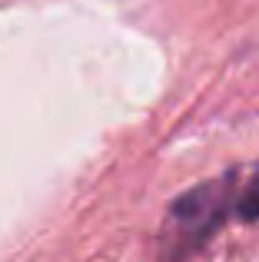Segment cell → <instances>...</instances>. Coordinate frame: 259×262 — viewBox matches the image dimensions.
Segmentation results:
<instances>
[{"instance_id":"6da1fadb","label":"cell","mask_w":259,"mask_h":262,"mask_svg":"<svg viewBox=\"0 0 259 262\" xmlns=\"http://www.w3.org/2000/svg\"><path fill=\"white\" fill-rule=\"evenodd\" d=\"M236 196L233 192V176H220L200 183L193 189H186L173 206H169V229H173V243L183 252L203 246L223 223L226 216L236 209Z\"/></svg>"},{"instance_id":"7a4b0ae2","label":"cell","mask_w":259,"mask_h":262,"mask_svg":"<svg viewBox=\"0 0 259 262\" xmlns=\"http://www.w3.org/2000/svg\"><path fill=\"white\" fill-rule=\"evenodd\" d=\"M236 216H240L243 223H256L259 219V169L240 189V196H236Z\"/></svg>"}]
</instances>
